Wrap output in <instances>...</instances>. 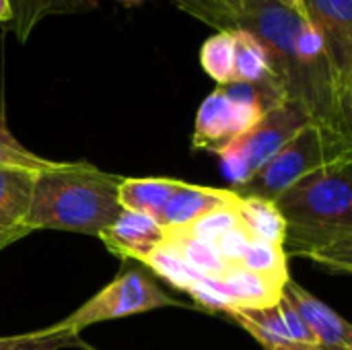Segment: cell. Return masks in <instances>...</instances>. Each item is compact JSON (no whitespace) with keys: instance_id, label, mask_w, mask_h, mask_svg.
I'll list each match as a JSON object with an SVG mask.
<instances>
[{"instance_id":"cell-28","label":"cell","mask_w":352,"mask_h":350,"mask_svg":"<svg viewBox=\"0 0 352 350\" xmlns=\"http://www.w3.org/2000/svg\"><path fill=\"white\" fill-rule=\"evenodd\" d=\"M278 4H283V6H287L289 10H293L295 14H299V17H303L305 19V8H303V0H276Z\"/></svg>"},{"instance_id":"cell-19","label":"cell","mask_w":352,"mask_h":350,"mask_svg":"<svg viewBox=\"0 0 352 350\" xmlns=\"http://www.w3.org/2000/svg\"><path fill=\"white\" fill-rule=\"evenodd\" d=\"M200 66L219 87L235 83V39L231 31H217L202 43Z\"/></svg>"},{"instance_id":"cell-30","label":"cell","mask_w":352,"mask_h":350,"mask_svg":"<svg viewBox=\"0 0 352 350\" xmlns=\"http://www.w3.org/2000/svg\"><path fill=\"white\" fill-rule=\"evenodd\" d=\"M118 2H122V4H126V6H138V4H142V2H146V0H118Z\"/></svg>"},{"instance_id":"cell-16","label":"cell","mask_w":352,"mask_h":350,"mask_svg":"<svg viewBox=\"0 0 352 350\" xmlns=\"http://www.w3.org/2000/svg\"><path fill=\"white\" fill-rule=\"evenodd\" d=\"M239 196V194H237ZM235 215L241 223V227L254 237L264 239L270 243H276L283 248L285 237V221L270 200H262L256 196H239L233 204Z\"/></svg>"},{"instance_id":"cell-23","label":"cell","mask_w":352,"mask_h":350,"mask_svg":"<svg viewBox=\"0 0 352 350\" xmlns=\"http://www.w3.org/2000/svg\"><path fill=\"white\" fill-rule=\"evenodd\" d=\"M237 198H239V196H237ZM233 204H235V202H233ZM233 204L223 206V208H219V210H212V212H208L206 217L198 219L196 223H192V225H188V227H184V229H177V231L214 243L221 235H225L227 231H231V229H235L237 225H241L239 219H237V215H235Z\"/></svg>"},{"instance_id":"cell-26","label":"cell","mask_w":352,"mask_h":350,"mask_svg":"<svg viewBox=\"0 0 352 350\" xmlns=\"http://www.w3.org/2000/svg\"><path fill=\"white\" fill-rule=\"evenodd\" d=\"M252 241H254V237H252L241 225H237L235 229H231V231H227L225 235H221V237L214 241V248H217V252L221 254V258H223L229 266H237Z\"/></svg>"},{"instance_id":"cell-11","label":"cell","mask_w":352,"mask_h":350,"mask_svg":"<svg viewBox=\"0 0 352 350\" xmlns=\"http://www.w3.org/2000/svg\"><path fill=\"white\" fill-rule=\"evenodd\" d=\"M37 173L25 167L0 165V237L14 241L16 237L29 235L25 219L31 208Z\"/></svg>"},{"instance_id":"cell-15","label":"cell","mask_w":352,"mask_h":350,"mask_svg":"<svg viewBox=\"0 0 352 350\" xmlns=\"http://www.w3.org/2000/svg\"><path fill=\"white\" fill-rule=\"evenodd\" d=\"M182 179L173 177H124L118 190L122 210L151 217L159 223L169 198L182 188Z\"/></svg>"},{"instance_id":"cell-27","label":"cell","mask_w":352,"mask_h":350,"mask_svg":"<svg viewBox=\"0 0 352 350\" xmlns=\"http://www.w3.org/2000/svg\"><path fill=\"white\" fill-rule=\"evenodd\" d=\"M12 6H10V0H0V23L4 25H10L12 23Z\"/></svg>"},{"instance_id":"cell-10","label":"cell","mask_w":352,"mask_h":350,"mask_svg":"<svg viewBox=\"0 0 352 350\" xmlns=\"http://www.w3.org/2000/svg\"><path fill=\"white\" fill-rule=\"evenodd\" d=\"M283 293L301 314L322 350H352V326L322 299L289 278Z\"/></svg>"},{"instance_id":"cell-4","label":"cell","mask_w":352,"mask_h":350,"mask_svg":"<svg viewBox=\"0 0 352 350\" xmlns=\"http://www.w3.org/2000/svg\"><path fill=\"white\" fill-rule=\"evenodd\" d=\"M346 159H352V136L309 122L250 182L233 192L274 202L301 177Z\"/></svg>"},{"instance_id":"cell-21","label":"cell","mask_w":352,"mask_h":350,"mask_svg":"<svg viewBox=\"0 0 352 350\" xmlns=\"http://www.w3.org/2000/svg\"><path fill=\"white\" fill-rule=\"evenodd\" d=\"M144 266H148L155 274H159L161 278L169 281L173 287L182 289V291H190L194 285H198L202 278V274H198L196 270H192L182 258L179 254L173 250V245H169L167 241L144 262Z\"/></svg>"},{"instance_id":"cell-3","label":"cell","mask_w":352,"mask_h":350,"mask_svg":"<svg viewBox=\"0 0 352 350\" xmlns=\"http://www.w3.org/2000/svg\"><path fill=\"white\" fill-rule=\"evenodd\" d=\"M124 177L91 163L54 161L35 177L27 233L39 229L99 237L122 212L118 190Z\"/></svg>"},{"instance_id":"cell-9","label":"cell","mask_w":352,"mask_h":350,"mask_svg":"<svg viewBox=\"0 0 352 350\" xmlns=\"http://www.w3.org/2000/svg\"><path fill=\"white\" fill-rule=\"evenodd\" d=\"M99 239L116 256L144 264L167 241V231L151 217L122 210Z\"/></svg>"},{"instance_id":"cell-29","label":"cell","mask_w":352,"mask_h":350,"mask_svg":"<svg viewBox=\"0 0 352 350\" xmlns=\"http://www.w3.org/2000/svg\"><path fill=\"white\" fill-rule=\"evenodd\" d=\"M10 6H12V23L21 17V12H23V6H25V0H10ZM10 23V25H12Z\"/></svg>"},{"instance_id":"cell-22","label":"cell","mask_w":352,"mask_h":350,"mask_svg":"<svg viewBox=\"0 0 352 350\" xmlns=\"http://www.w3.org/2000/svg\"><path fill=\"white\" fill-rule=\"evenodd\" d=\"M80 344L76 334L56 330L54 326L19 336H2L0 350H62Z\"/></svg>"},{"instance_id":"cell-12","label":"cell","mask_w":352,"mask_h":350,"mask_svg":"<svg viewBox=\"0 0 352 350\" xmlns=\"http://www.w3.org/2000/svg\"><path fill=\"white\" fill-rule=\"evenodd\" d=\"M235 200H237V194L233 190L196 186V184L184 182L182 188L165 204L159 225L165 231H177L196 223L198 219L206 217L212 210L233 204Z\"/></svg>"},{"instance_id":"cell-25","label":"cell","mask_w":352,"mask_h":350,"mask_svg":"<svg viewBox=\"0 0 352 350\" xmlns=\"http://www.w3.org/2000/svg\"><path fill=\"white\" fill-rule=\"evenodd\" d=\"M276 307H278V314H280V318H283V322H285V326H287L289 336H291L295 342H299V344H303V347H309V349H320V344H318L316 336L311 334L309 326L305 324V320L301 318V314L295 309V305L289 301V297H287L285 293L280 295Z\"/></svg>"},{"instance_id":"cell-7","label":"cell","mask_w":352,"mask_h":350,"mask_svg":"<svg viewBox=\"0 0 352 350\" xmlns=\"http://www.w3.org/2000/svg\"><path fill=\"white\" fill-rule=\"evenodd\" d=\"M169 305L184 303L173 301L146 272L132 268L111 281L105 289H101L95 297H91L85 305L66 316L62 322L54 324V328L78 336L87 326L138 316Z\"/></svg>"},{"instance_id":"cell-13","label":"cell","mask_w":352,"mask_h":350,"mask_svg":"<svg viewBox=\"0 0 352 350\" xmlns=\"http://www.w3.org/2000/svg\"><path fill=\"white\" fill-rule=\"evenodd\" d=\"M212 283L225 297L227 307L237 309H262L276 305L285 287L241 266H229L221 276L212 278Z\"/></svg>"},{"instance_id":"cell-14","label":"cell","mask_w":352,"mask_h":350,"mask_svg":"<svg viewBox=\"0 0 352 350\" xmlns=\"http://www.w3.org/2000/svg\"><path fill=\"white\" fill-rule=\"evenodd\" d=\"M231 33L235 39V83L262 87L287 101L260 39L245 29H231Z\"/></svg>"},{"instance_id":"cell-24","label":"cell","mask_w":352,"mask_h":350,"mask_svg":"<svg viewBox=\"0 0 352 350\" xmlns=\"http://www.w3.org/2000/svg\"><path fill=\"white\" fill-rule=\"evenodd\" d=\"M0 165H14V167H25L33 171H43L54 165V161L43 159L23 146L14 134L8 130V126L0 120Z\"/></svg>"},{"instance_id":"cell-18","label":"cell","mask_w":352,"mask_h":350,"mask_svg":"<svg viewBox=\"0 0 352 350\" xmlns=\"http://www.w3.org/2000/svg\"><path fill=\"white\" fill-rule=\"evenodd\" d=\"M167 243L173 245V250L192 270H196L198 274L206 278H217L229 268V264L221 258L214 243L210 241H204V239H198L179 231H167Z\"/></svg>"},{"instance_id":"cell-8","label":"cell","mask_w":352,"mask_h":350,"mask_svg":"<svg viewBox=\"0 0 352 350\" xmlns=\"http://www.w3.org/2000/svg\"><path fill=\"white\" fill-rule=\"evenodd\" d=\"M303 8L324 37L338 76L352 87V0H303Z\"/></svg>"},{"instance_id":"cell-20","label":"cell","mask_w":352,"mask_h":350,"mask_svg":"<svg viewBox=\"0 0 352 350\" xmlns=\"http://www.w3.org/2000/svg\"><path fill=\"white\" fill-rule=\"evenodd\" d=\"M237 266H241L250 272H256L260 276H266L278 285H285L291 278L289 276V256L285 254V250L280 245L264 241V239H254Z\"/></svg>"},{"instance_id":"cell-5","label":"cell","mask_w":352,"mask_h":350,"mask_svg":"<svg viewBox=\"0 0 352 350\" xmlns=\"http://www.w3.org/2000/svg\"><path fill=\"white\" fill-rule=\"evenodd\" d=\"M280 103L285 101L256 85H221L200 103L192 146L196 151L217 155L235 138L254 128L266 111Z\"/></svg>"},{"instance_id":"cell-6","label":"cell","mask_w":352,"mask_h":350,"mask_svg":"<svg viewBox=\"0 0 352 350\" xmlns=\"http://www.w3.org/2000/svg\"><path fill=\"white\" fill-rule=\"evenodd\" d=\"M309 122L303 107L293 101H285L266 111L254 128L217 153L227 177L235 188L250 182Z\"/></svg>"},{"instance_id":"cell-31","label":"cell","mask_w":352,"mask_h":350,"mask_svg":"<svg viewBox=\"0 0 352 350\" xmlns=\"http://www.w3.org/2000/svg\"><path fill=\"white\" fill-rule=\"evenodd\" d=\"M4 243H10V241H8V239H4V237H0V248H2Z\"/></svg>"},{"instance_id":"cell-1","label":"cell","mask_w":352,"mask_h":350,"mask_svg":"<svg viewBox=\"0 0 352 350\" xmlns=\"http://www.w3.org/2000/svg\"><path fill=\"white\" fill-rule=\"evenodd\" d=\"M217 31L245 29L264 45L287 101L311 122L352 136V87L346 85L320 31L276 0H173Z\"/></svg>"},{"instance_id":"cell-17","label":"cell","mask_w":352,"mask_h":350,"mask_svg":"<svg viewBox=\"0 0 352 350\" xmlns=\"http://www.w3.org/2000/svg\"><path fill=\"white\" fill-rule=\"evenodd\" d=\"M99 0H25L21 17L8 27L14 31L16 39L25 43L33 29L47 17L58 14H74V12H91L97 10Z\"/></svg>"},{"instance_id":"cell-2","label":"cell","mask_w":352,"mask_h":350,"mask_svg":"<svg viewBox=\"0 0 352 350\" xmlns=\"http://www.w3.org/2000/svg\"><path fill=\"white\" fill-rule=\"evenodd\" d=\"M285 221L283 250L336 272H352V159L322 167L276 200Z\"/></svg>"}]
</instances>
